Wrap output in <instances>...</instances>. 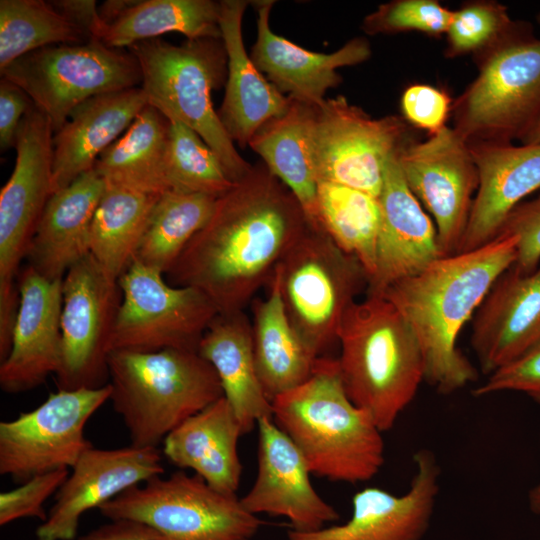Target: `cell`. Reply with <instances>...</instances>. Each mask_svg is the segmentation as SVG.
I'll list each match as a JSON object with an SVG mask.
<instances>
[{
    "label": "cell",
    "mask_w": 540,
    "mask_h": 540,
    "mask_svg": "<svg viewBox=\"0 0 540 540\" xmlns=\"http://www.w3.org/2000/svg\"><path fill=\"white\" fill-rule=\"evenodd\" d=\"M308 226L293 193L265 164L216 199L207 223L166 274L202 291L218 313L244 311Z\"/></svg>",
    "instance_id": "obj_1"
},
{
    "label": "cell",
    "mask_w": 540,
    "mask_h": 540,
    "mask_svg": "<svg viewBox=\"0 0 540 540\" xmlns=\"http://www.w3.org/2000/svg\"><path fill=\"white\" fill-rule=\"evenodd\" d=\"M517 239L498 234L476 249L444 256L400 280L381 296L414 332L424 360V381L451 394L477 379L457 347L458 336L498 278L515 262Z\"/></svg>",
    "instance_id": "obj_2"
},
{
    "label": "cell",
    "mask_w": 540,
    "mask_h": 540,
    "mask_svg": "<svg viewBox=\"0 0 540 540\" xmlns=\"http://www.w3.org/2000/svg\"><path fill=\"white\" fill-rule=\"evenodd\" d=\"M272 419L321 478L365 482L385 462L383 432L347 395L337 358L319 357L303 384L277 396Z\"/></svg>",
    "instance_id": "obj_3"
},
{
    "label": "cell",
    "mask_w": 540,
    "mask_h": 540,
    "mask_svg": "<svg viewBox=\"0 0 540 540\" xmlns=\"http://www.w3.org/2000/svg\"><path fill=\"white\" fill-rule=\"evenodd\" d=\"M338 343L347 395L382 432L390 430L425 378L414 332L388 299L368 294L346 312Z\"/></svg>",
    "instance_id": "obj_4"
},
{
    "label": "cell",
    "mask_w": 540,
    "mask_h": 540,
    "mask_svg": "<svg viewBox=\"0 0 540 540\" xmlns=\"http://www.w3.org/2000/svg\"><path fill=\"white\" fill-rule=\"evenodd\" d=\"M107 365L109 400L135 446L157 447L181 423L224 396L215 369L198 351L114 350Z\"/></svg>",
    "instance_id": "obj_5"
},
{
    "label": "cell",
    "mask_w": 540,
    "mask_h": 540,
    "mask_svg": "<svg viewBox=\"0 0 540 540\" xmlns=\"http://www.w3.org/2000/svg\"><path fill=\"white\" fill-rule=\"evenodd\" d=\"M127 49L140 65L148 105L199 134L217 154L229 179L234 183L242 179L252 165L238 153L211 98L227 79L222 39H187L174 45L155 38Z\"/></svg>",
    "instance_id": "obj_6"
},
{
    "label": "cell",
    "mask_w": 540,
    "mask_h": 540,
    "mask_svg": "<svg viewBox=\"0 0 540 540\" xmlns=\"http://www.w3.org/2000/svg\"><path fill=\"white\" fill-rule=\"evenodd\" d=\"M285 312L316 357L338 343L341 322L368 287V275L354 256L321 228L308 224L274 271Z\"/></svg>",
    "instance_id": "obj_7"
},
{
    "label": "cell",
    "mask_w": 540,
    "mask_h": 540,
    "mask_svg": "<svg viewBox=\"0 0 540 540\" xmlns=\"http://www.w3.org/2000/svg\"><path fill=\"white\" fill-rule=\"evenodd\" d=\"M477 62V76L453 102V128L469 144L521 140L540 115V39L521 26Z\"/></svg>",
    "instance_id": "obj_8"
},
{
    "label": "cell",
    "mask_w": 540,
    "mask_h": 540,
    "mask_svg": "<svg viewBox=\"0 0 540 540\" xmlns=\"http://www.w3.org/2000/svg\"><path fill=\"white\" fill-rule=\"evenodd\" d=\"M98 510L110 521L146 525L153 540H253L262 525L236 494L182 470L135 485Z\"/></svg>",
    "instance_id": "obj_9"
},
{
    "label": "cell",
    "mask_w": 540,
    "mask_h": 540,
    "mask_svg": "<svg viewBox=\"0 0 540 540\" xmlns=\"http://www.w3.org/2000/svg\"><path fill=\"white\" fill-rule=\"evenodd\" d=\"M0 72L47 115L54 133L84 101L142 83L140 65L128 49L111 48L95 38L37 49Z\"/></svg>",
    "instance_id": "obj_10"
},
{
    "label": "cell",
    "mask_w": 540,
    "mask_h": 540,
    "mask_svg": "<svg viewBox=\"0 0 540 540\" xmlns=\"http://www.w3.org/2000/svg\"><path fill=\"white\" fill-rule=\"evenodd\" d=\"M51 121L34 104L16 139V162L0 191V334L11 335L19 305L17 279L44 208L53 194Z\"/></svg>",
    "instance_id": "obj_11"
},
{
    "label": "cell",
    "mask_w": 540,
    "mask_h": 540,
    "mask_svg": "<svg viewBox=\"0 0 540 540\" xmlns=\"http://www.w3.org/2000/svg\"><path fill=\"white\" fill-rule=\"evenodd\" d=\"M164 275L133 260L120 276L122 300L110 352L198 351L218 310L202 291L172 285Z\"/></svg>",
    "instance_id": "obj_12"
},
{
    "label": "cell",
    "mask_w": 540,
    "mask_h": 540,
    "mask_svg": "<svg viewBox=\"0 0 540 540\" xmlns=\"http://www.w3.org/2000/svg\"><path fill=\"white\" fill-rule=\"evenodd\" d=\"M110 395L109 383L58 390L35 409L0 422V474L21 484L39 474L72 468L93 447L84 429Z\"/></svg>",
    "instance_id": "obj_13"
},
{
    "label": "cell",
    "mask_w": 540,
    "mask_h": 540,
    "mask_svg": "<svg viewBox=\"0 0 540 540\" xmlns=\"http://www.w3.org/2000/svg\"><path fill=\"white\" fill-rule=\"evenodd\" d=\"M403 117L373 118L344 96L316 107L314 164L317 181L344 185L379 198L386 162L408 141Z\"/></svg>",
    "instance_id": "obj_14"
},
{
    "label": "cell",
    "mask_w": 540,
    "mask_h": 540,
    "mask_svg": "<svg viewBox=\"0 0 540 540\" xmlns=\"http://www.w3.org/2000/svg\"><path fill=\"white\" fill-rule=\"evenodd\" d=\"M121 300L118 280L91 254L68 270L62 281L58 390L99 388L109 383L107 360Z\"/></svg>",
    "instance_id": "obj_15"
},
{
    "label": "cell",
    "mask_w": 540,
    "mask_h": 540,
    "mask_svg": "<svg viewBox=\"0 0 540 540\" xmlns=\"http://www.w3.org/2000/svg\"><path fill=\"white\" fill-rule=\"evenodd\" d=\"M398 160L410 190L433 216L442 256L457 253L478 188L469 143L446 126L424 141H408Z\"/></svg>",
    "instance_id": "obj_16"
},
{
    "label": "cell",
    "mask_w": 540,
    "mask_h": 540,
    "mask_svg": "<svg viewBox=\"0 0 540 540\" xmlns=\"http://www.w3.org/2000/svg\"><path fill=\"white\" fill-rule=\"evenodd\" d=\"M413 461L415 472L405 493L366 487L353 495L347 522L311 532L289 530L287 540H422L434 513L441 470L426 448Z\"/></svg>",
    "instance_id": "obj_17"
},
{
    "label": "cell",
    "mask_w": 540,
    "mask_h": 540,
    "mask_svg": "<svg viewBox=\"0 0 540 540\" xmlns=\"http://www.w3.org/2000/svg\"><path fill=\"white\" fill-rule=\"evenodd\" d=\"M157 447L129 446L86 450L55 494L47 519L36 529L37 540H75L81 516L125 490L163 475Z\"/></svg>",
    "instance_id": "obj_18"
},
{
    "label": "cell",
    "mask_w": 540,
    "mask_h": 540,
    "mask_svg": "<svg viewBox=\"0 0 540 540\" xmlns=\"http://www.w3.org/2000/svg\"><path fill=\"white\" fill-rule=\"evenodd\" d=\"M258 429L256 479L241 497L254 514L285 517L291 530L311 532L339 519L337 510L314 489L311 471L301 451L272 417L261 418Z\"/></svg>",
    "instance_id": "obj_19"
},
{
    "label": "cell",
    "mask_w": 540,
    "mask_h": 540,
    "mask_svg": "<svg viewBox=\"0 0 540 540\" xmlns=\"http://www.w3.org/2000/svg\"><path fill=\"white\" fill-rule=\"evenodd\" d=\"M62 281L50 280L32 267L21 268L19 305L11 346L0 365V387L16 394L45 383L61 359Z\"/></svg>",
    "instance_id": "obj_20"
},
{
    "label": "cell",
    "mask_w": 540,
    "mask_h": 540,
    "mask_svg": "<svg viewBox=\"0 0 540 540\" xmlns=\"http://www.w3.org/2000/svg\"><path fill=\"white\" fill-rule=\"evenodd\" d=\"M398 152L384 169L376 268L368 283L369 295H381L391 285L443 257L435 223L407 185Z\"/></svg>",
    "instance_id": "obj_21"
},
{
    "label": "cell",
    "mask_w": 540,
    "mask_h": 540,
    "mask_svg": "<svg viewBox=\"0 0 540 540\" xmlns=\"http://www.w3.org/2000/svg\"><path fill=\"white\" fill-rule=\"evenodd\" d=\"M251 3L257 12V38L250 57L265 78L291 99L319 107L326 92L342 82L339 68L363 63L371 56L365 37H355L328 54L304 49L272 31L269 20L275 1Z\"/></svg>",
    "instance_id": "obj_22"
},
{
    "label": "cell",
    "mask_w": 540,
    "mask_h": 540,
    "mask_svg": "<svg viewBox=\"0 0 540 540\" xmlns=\"http://www.w3.org/2000/svg\"><path fill=\"white\" fill-rule=\"evenodd\" d=\"M469 146L478 188L457 253L492 241L511 211L540 190V144L476 142Z\"/></svg>",
    "instance_id": "obj_23"
},
{
    "label": "cell",
    "mask_w": 540,
    "mask_h": 540,
    "mask_svg": "<svg viewBox=\"0 0 540 540\" xmlns=\"http://www.w3.org/2000/svg\"><path fill=\"white\" fill-rule=\"evenodd\" d=\"M540 340V265L530 273L511 266L481 303L471 346L481 369L490 374Z\"/></svg>",
    "instance_id": "obj_24"
},
{
    "label": "cell",
    "mask_w": 540,
    "mask_h": 540,
    "mask_svg": "<svg viewBox=\"0 0 540 540\" xmlns=\"http://www.w3.org/2000/svg\"><path fill=\"white\" fill-rule=\"evenodd\" d=\"M245 0L219 1V26L227 54V79L218 116L233 142L249 145L255 133L270 119L282 115L290 98L279 92L258 70L246 51L242 21Z\"/></svg>",
    "instance_id": "obj_25"
},
{
    "label": "cell",
    "mask_w": 540,
    "mask_h": 540,
    "mask_svg": "<svg viewBox=\"0 0 540 540\" xmlns=\"http://www.w3.org/2000/svg\"><path fill=\"white\" fill-rule=\"evenodd\" d=\"M106 183L94 168L49 198L26 255L27 265L50 280L90 254V228Z\"/></svg>",
    "instance_id": "obj_26"
},
{
    "label": "cell",
    "mask_w": 540,
    "mask_h": 540,
    "mask_svg": "<svg viewBox=\"0 0 540 540\" xmlns=\"http://www.w3.org/2000/svg\"><path fill=\"white\" fill-rule=\"evenodd\" d=\"M147 105L141 86L100 94L78 105L53 135V193L91 170Z\"/></svg>",
    "instance_id": "obj_27"
},
{
    "label": "cell",
    "mask_w": 540,
    "mask_h": 540,
    "mask_svg": "<svg viewBox=\"0 0 540 540\" xmlns=\"http://www.w3.org/2000/svg\"><path fill=\"white\" fill-rule=\"evenodd\" d=\"M242 435L240 422L223 396L170 432L162 452L171 464L193 470L212 488L236 494L242 473L238 453Z\"/></svg>",
    "instance_id": "obj_28"
},
{
    "label": "cell",
    "mask_w": 540,
    "mask_h": 540,
    "mask_svg": "<svg viewBox=\"0 0 540 540\" xmlns=\"http://www.w3.org/2000/svg\"><path fill=\"white\" fill-rule=\"evenodd\" d=\"M98 12L92 38L111 48H128L168 32L221 39L219 2L212 0L108 1Z\"/></svg>",
    "instance_id": "obj_29"
},
{
    "label": "cell",
    "mask_w": 540,
    "mask_h": 540,
    "mask_svg": "<svg viewBox=\"0 0 540 540\" xmlns=\"http://www.w3.org/2000/svg\"><path fill=\"white\" fill-rule=\"evenodd\" d=\"M198 353L215 369L243 434L261 418L272 417V403L255 365L251 322L244 311L218 313L204 333Z\"/></svg>",
    "instance_id": "obj_30"
},
{
    "label": "cell",
    "mask_w": 540,
    "mask_h": 540,
    "mask_svg": "<svg viewBox=\"0 0 540 540\" xmlns=\"http://www.w3.org/2000/svg\"><path fill=\"white\" fill-rule=\"evenodd\" d=\"M315 120L316 107L290 98L288 109L267 121L255 133L248 146L293 193L308 224L320 228L318 181L314 164Z\"/></svg>",
    "instance_id": "obj_31"
},
{
    "label": "cell",
    "mask_w": 540,
    "mask_h": 540,
    "mask_svg": "<svg viewBox=\"0 0 540 540\" xmlns=\"http://www.w3.org/2000/svg\"><path fill=\"white\" fill-rule=\"evenodd\" d=\"M264 299L252 301V349L257 373L272 401L303 384L313 373L316 357L291 324L273 275Z\"/></svg>",
    "instance_id": "obj_32"
},
{
    "label": "cell",
    "mask_w": 540,
    "mask_h": 540,
    "mask_svg": "<svg viewBox=\"0 0 540 540\" xmlns=\"http://www.w3.org/2000/svg\"><path fill=\"white\" fill-rule=\"evenodd\" d=\"M168 126L169 120L147 105L93 168L107 185L157 195L169 192L164 170Z\"/></svg>",
    "instance_id": "obj_33"
},
{
    "label": "cell",
    "mask_w": 540,
    "mask_h": 540,
    "mask_svg": "<svg viewBox=\"0 0 540 540\" xmlns=\"http://www.w3.org/2000/svg\"><path fill=\"white\" fill-rule=\"evenodd\" d=\"M159 197L106 184L91 223L90 254L111 278L119 280L133 261Z\"/></svg>",
    "instance_id": "obj_34"
},
{
    "label": "cell",
    "mask_w": 540,
    "mask_h": 540,
    "mask_svg": "<svg viewBox=\"0 0 540 540\" xmlns=\"http://www.w3.org/2000/svg\"><path fill=\"white\" fill-rule=\"evenodd\" d=\"M317 209L320 228L358 259L370 280L376 268L381 225L379 198L344 185L319 182Z\"/></svg>",
    "instance_id": "obj_35"
},
{
    "label": "cell",
    "mask_w": 540,
    "mask_h": 540,
    "mask_svg": "<svg viewBox=\"0 0 540 540\" xmlns=\"http://www.w3.org/2000/svg\"><path fill=\"white\" fill-rule=\"evenodd\" d=\"M217 198L176 191L160 195L133 260L167 274L207 223Z\"/></svg>",
    "instance_id": "obj_36"
},
{
    "label": "cell",
    "mask_w": 540,
    "mask_h": 540,
    "mask_svg": "<svg viewBox=\"0 0 540 540\" xmlns=\"http://www.w3.org/2000/svg\"><path fill=\"white\" fill-rule=\"evenodd\" d=\"M90 36L52 2L0 1V70L47 46L82 43Z\"/></svg>",
    "instance_id": "obj_37"
},
{
    "label": "cell",
    "mask_w": 540,
    "mask_h": 540,
    "mask_svg": "<svg viewBox=\"0 0 540 540\" xmlns=\"http://www.w3.org/2000/svg\"><path fill=\"white\" fill-rule=\"evenodd\" d=\"M164 170L169 191L219 197L234 185L217 154L178 121L169 120Z\"/></svg>",
    "instance_id": "obj_38"
},
{
    "label": "cell",
    "mask_w": 540,
    "mask_h": 540,
    "mask_svg": "<svg viewBox=\"0 0 540 540\" xmlns=\"http://www.w3.org/2000/svg\"><path fill=\"white\" fill-rule=\"evenodd\" d=\"M521 26L510 18L502 3L490 0L465 2L453 11L446 33L445 55L455 58L472 54L477 59L507 40Z\"/></svg>",
    "instance_id": "obj_39"
},
{
    "label": "cell",
    "mask_w": 540,
    "mask_h": 540,
    "mask_svg": "<svg viewBox=\"0 0 540 540\" xmlns=\"http://www.w3.org/2000/svg\"><path fill=\"white\" fill-rule=\"evenodd\" d=\"M453 10L436 0H393L383 3L362 22L367 35L419 32L430 37L446 35Z\"/></svg>",
    "instance_id": "obj_40"
},
{
    "label": "cell",
    "mask_w": 540,
    "mask_h": 540,
    "mask_svg": "<svg viewBox=\"0 0 540 540\" xmlns=\"http://www.w3.org/2000/svg\"><path fill=\"white\" fill-rule=\"evenodd\" d=\"M70 472L67 468L39 474L20 484L19 487L0 494V525H7L15 520L35 517L45 521L48 513L43 508L44 502L56 494Z\"/></svg>",
    "instance_id": "obj_41"
},
{
    "label": "cell",
    "mask_w": 540,
    "mask_h": 540,
    "mask_svg": "<svg viewBox=\"0 0 540 540\" xmlns=\"http://www.w3.org/2000/svg\"><path fill=\"white\" fill-rule=\"evenodd\" d=\"M501 391L525 393L540 403V340L524 353L489 374L473 390L476 397Z\"/></svg>",
    "instance_id": "obj_42"
},
{
    "label": "cell",
    "mask_w": 540,
    "mask_h": 540,
    "mask_svg": "<svg viewBox=\"0 0 540 540\" xmlns=\"http://www.w3.org/2000/svg\"><path fill=\"white\" fill-rule=\"evenodd\" d=\"M404 120L433 135L446 127L453 101L444 90L428 84H412L401 96Z\"/></svg>",
    "instance_id": "obj_43"
},
{
    "label": "cell",
    "mask_w": 540,
    "mask_h": 540,
    "mask_svg": "<svg viewBox=\"0 0 540 540\" xmlns=\"http://www.w3.org/2000/svg\"><path fill=\"white\" fill-rule=\"evenodd\" d=\"M501 233L517 239L512 266L521 273L534 271L540 265V193L511 211L498 234Z\"/></svg>",
    "instance_id": "obj_44"
},
{
    "label": "cell",
    "mask_w": 540,
    "mask_h": 540,
    "mask_svg": "<svg viewBox=\"0 0 540 540\" xmlns=\"http://www.w3.org/2000/svg\"><path fill=\"white\" fill-rule=\"evenodd\" d=\"M33 105L30 97L16 84L1 77L0 81V148H15L21 121Z\"/></svg>",
    "instance_id": "obj_45"
},
{
    "label": "cell",
    "mask_w": 540,
    "mask_h": 540,
    "mask_svg": "<svg viewBox=\"0 0 540 540\" xmlns=\"http://www.w3.org/2000/svg\"><path fill=\"white\" fill-rule=\"evenodd\" d=\"M75 540H153L152 532L144 524L115 520L98 526Z\"/></svg>",
    "instance_id": "obj_46"
},
{
    "label": "cell",
    "mask_w": 540,
    "mask_h": 540,
    "mask_svg": "<svg viewBox=\"0 0 540 540\" xmlns=\"http://www.w3.org/2000/svg\"><path fill=\"white\" fill-rule=\"evenodd\" d=\"M51 2L59 11L70 18L92 38L93 31L100 21V15L95 1L61 0Z\"/></svg>",
    "instance_id": "obj_47"
},
{
    "label": "cell",
    "mask_w": 540,
    "mask_h": 540,
    "mask_svg": "<svg viewBox=\"0 0 540 540\" xmlns=\"http://www.w3.org/2000/svg\"><path fill=\"white\" fill-rule=\"evenodd\" d=\"M520 142L521 144H540V115Z\"/></svg>",
    "instance_id": "obj_48"
},
{
    "label": "cell",
    "mask_w": 540,
    "mask_h": 540,
    "mask_svg": "<svg viewBox=\"0 0 540 540\" xmlns=\"http://www.w3.org/2000/svg\"><path fill=\"white\" fill-rule=\"evenodd\" d=\"M528 502L531 511L535 514H540V481L530 489L528 494Z\"/></svg>",
    "instance_id": "obj_49"
},
{
    "label": "cell",
    "mask_w": 540,
    "mask_h": 540,
    "mask_svg": "<svg viewBox=\"0 0 540 540\" xmlns=\"http://www.w3.org/2000/svg\"><path fill=\"white\" fill-rule=\"evenodd\" d=\"M537 22L540 24V12H539V14L537 15Z\"/></svg>",
    "instance_id": "obj_50"
}]
</instances>
